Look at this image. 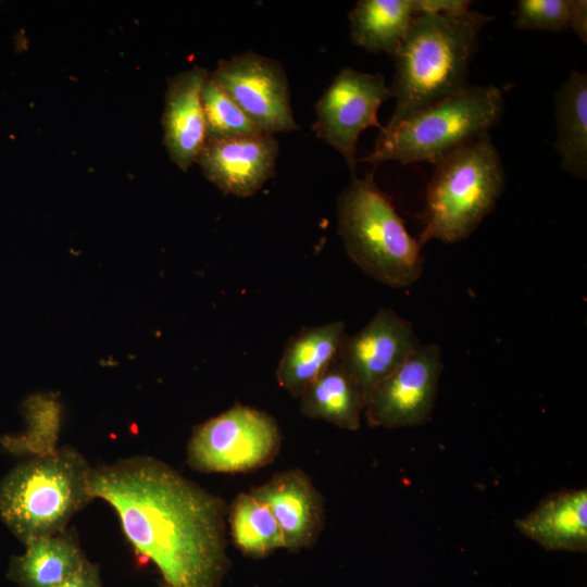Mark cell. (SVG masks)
<instances>
[{"instance_id": "ffe728a7", "label": "cell", "mask_w": 587, "mask_h": 587, "mask_svg": "<svg viewBox=\"0 0 587 587\" xmlns=\"http://www.w3.org/2000/svg\"><path fill=\"white\" fill-rule=\"evenodd\" d=\"M415 16L412 0H359L349 12L352 42L394 55Z\"/></svg>"}, {"instance_id": "4316f807", "label": "cell", "mask_w": 587, "mask_h": 587, "mask_svg": "<svg viewBox=\"0 0 587 587\" xmlns=\"http://www.w3.org/2000/svg\"><path fill=\"white\" fill-rule=\"evenodd\" d=\"M570 29L584 42H587V1L573 0Z\"/></svg>"}, {"instance_id": "6da1fadb", "label": "cell", "mask_w": 587, "mask_h": 587, "mask_svg": "<svg viewBox=\"0 0 587 587\" xmlns=\"http://www.w3.org/2000/svg\"><path fill=\"white\" fill-rule=\"evenodd\" d=\"M90 494L110 504L161 587H218L228 567L225 500L167 463L135 455L91 467Z\"/></svg>"}, {"instance_id": "7c38bea8", "label": "cell", "mask_w": 587, "mask_h": 587, "mask_svg": "<svg viewBox=\"0 0 587 587\" xmlns=\"http://www.w3.org/2000/svg\"><path fill=\"white\" fill-rule=\"evenodd\" d=\"M278 151V141L267 134L207 139L196 162L221 191L247 198L273 175Z\"/></svg>"}, {"instance_id": "3957f363", "label": "cell", "mask_w": 587, "mask_h": 587, "mask_svg": "<svg viewBox=\"0 0 587 587\" xmlns=\"http://www.w3.org/2000/svg\"><path fill=\"white\" fill-rule=\"evenodd\" d=\"M91 466L72 447L33 457L0 482V517L23 544L67 529L72 517L93 500Z\"/></svg>"}, {"instance_id": "5bb4252c", "label": "cell", "mask_w": 587, "mask_h": 587, "mask_svg": "<svg viewBox=\"0 0 587 587\" xmlns=\"http://www.w3.org/2000/svg\"><path fill=\"white\" fill-rule=\"evenodd\" d=\"M210 73L193 66L171 77L162 115L163 142L172 162L188 171L207 140L201 89Z\"/></svg>"}, {"instance_id": "30bf717a", "label": "cell", "mask_w": 587, "mask_h": 587, "mask_svg": "<svg viewBox=\"0 0 587 587\" xmlns=\"http://www.w3.org/2000/svg\"><path fill=\"white\" fill-rule=\"evenodd\" d=\"M442 367L441 348L421 345L369 395L364 409L369 425L402 428L427 423Z\"/></svg>"}, {"instance_id": "ac0fdd59", "label": "cell", "mask_w": 587, "mask_h": 587, "mask_svg": "<svg viewBox=\"0 0 587 587\" xmlns=\"http://www.w3.org/2000/svg\"><path fill=\"white\" fill-rule=\"evenodd\" d=\"M301 413L335 426L357 430L365 409V397L358 382L336 360L310 383L299 396Z\"/></svg>"}, {"instance_id": "e0dca14e", "label": "cell", "mask_w": 587, "mask_h": 587, "mask_svg": "<svg viewBox=\"0 0 587 587\" xmlns=\"http://www.w3.org/2000/svg\"><path fill=\"white\" fill-rule=\"evenodd\" d=\"M344 335L342 321L301 329L287 342L279 360L278 385L299 398L304 388L336 360Z\"/></svg>"}, {"instance_id": "d4e9b609", "label": "cell", "mask_w": 587, "mask_h": 587, "mask_svg": "<svg viewBox=\"0 0 587 587\" xmlns=\"http://www.w3.org/2000/svg\"><path fill=\"white\" fill-rule=\"evenodd\" d=\"M471 3L469 0H412L415 15L461 13L469 11Z\"/></svg>"}, {"instance_id": "5b68a950", "label": "cell", "mask_w": 587, "mask_h": 587, "mask_svg": "<svg viewBox=\"0 0 587 587\" xmlns=\"http://www.w3.org/2000/svg\"><path fill=\"white\" fill-rule=\"evenodd\" d=\"M338 233L351 260L380 284L403 288L423 271L419 240L408 232L373 172L353 177L338 197Z\"/></svg>"}, {"instance_id": "8992f818", "label": "cell", "mask_w": 587, "mask_h": 587, "mask_svg": "<svg viewBox=\"0 0 587 587\" xmlns=\"http://www.w3.org/2000/svg\"><path fill=\"white\" fill-rule=\"evenodd\" d=\"M503 107L500 88L470 85L454 96L412 113L395 126H383L373 150L358 162L436 164L460 146L489 134L499 122Z\"/></svg>"}, {"instance_id": "4fadbf2b", "label": "cell", "mask_w": 587, "mask_h": 587, "mask_svg": "<svg viewBox=\"0 0 587 587\" xmlns=\"http://www.w3.org/2000/svg\"><path fill=\"white\" fill-rule=\"evenodd\" d=\"M250 494L271 510L282 530L285 549L298 551L319 539L325 523L324 500L302 470L276 473Z\"/></svg>"}, {"instance_id": "44dd1931", "label": "cell", "mask_w": 587, "mask_h": 587, "mask_svg": "<svg viewBox=\"0 0 587 587\" xmlns=\"http://www.w3.org/2000/svg\"><path fill=\"white\" fill-rule=\"evenodd\" d=\"M227 522L235 546L252 558L285 548L284 537L271 510L250 492L239 494L228 507Z\"/></svg>"}, {"instance_id": "d6986e66", "label": "cell", "mask_w": 587, "mask_h": 587, "mask_svg": "<svg viewBox=\"0 0 587 587\" xmlns=\"http://www.w3.org/2000/svg\"><path fill=\"white\" fill-rule=\"evenodd\" d=\"M557 137L561 167L573 177H587V75L572 71L554 95Z\"/></svg>"}, {"instance_id": "ba28073f", "label": "cell", "mask_w": 587, "mask_h": 587, "mask_svg": "<svg viewBox=\"0 0 587 587\" xmlns=\"http://www.w3.org/2000/svg\"><path fill=\"white\" fill-rule=\"evenodd\" d=\"M394 98L382 74L344 67L315 103V135L339 152L354 173L357 146L362 132L383 126L377 118L380 105Z\"/></svg>"}, {"instance_id": "603a6c76", "label": "cell", "mask_w": 587, "mask_h": 587, "mask_svg": "<svg viewBox=\"0 0 587 587\" xmlns=\"http://www.w3.org/2000/svg\"><path fill=\"white\" fill-rule=\"evenodd\" d=\"M207 139H228L264 134L208 76L201 89Z\"/></svg>"}, {"instance_id": "9c48e42d", "label": "cell", "mask_w": 587, "mask_h": 587, "mask_svg": "<svg viewBox=\"0 0 587 587\" xmlns=\"http://www.w3.org/2000/svg\"><path fill=\"white\" fill-rule=\"evenodd\" d=\"M210 77L262 133L275 135L299 128L289 80L278 61L245 51L221 60Z\"/></svg>"}, {"instance_id": "7402d4cb", "label": "cell", "mask_w": 587, "mask_h": 587, "mask_svg": "<svg viewBox=\"0 0 587 587\" xmlns=\"http://www.w3.org/2000/svg\"><path fill=\"white\" fill-rule=\"evenodd\" d=\"M27 429L20 435H5L2 447L13 454L41 457L53 453L59 440V407L55 401L37 396L25 404Z\"/></svg>"}, {"instance_id": "9a60e30c", "label": "cell", "mask_w": 587, "mask_h": 587, "mask_svg": "<svg viewBox=\"0 0 587 587\" xmlns=\"http://www.w3.org/2000/svg\"><path fill=\"white\" fill-rule=\"evenodd\" d=\"M525 537L550 551L586 552L587 489H562L515 520Z\"/></svg>"}, {"instance_id": "277c9868", "label": "cell", "mask_w": 587, "mask_h": 587, "mask_svg": "<svg viewBox=\"0 0 587 587\" xmlns=\"http://www.w3.org/2000/svg\"><path fill=\"white\" fill-rule=\"evenodd\" d=\"M505 185L500 154L489 134L454 149L435 164L426 186L420 245L471 236L495 209Z\"/></svg>"}, {"instance_id": "cb8c5ba5", "label": "cell", "mask_w": 587, "mask_h": 587, "mask_svg": "<svg viewBox=\"0 0 587 587\" xmlns=\"http://www.w3.org/2000/svg\"><path fill=\"white\" fill-rule=\"evenodd\" d=\"M573 0H520L514 27L559 33L570 29Z\"/></svg>"}, {"instance_id": "484cf974", "label": "cell", "mask_w": 587, "mask_h": 587, "mask_svg": "<svg viewBox=\"0 0 587 587\" xmlns=\"http://www.w3.org/2000/svg\"><path fill=\"white\" fill-rule=\"evenodd\" d=\"M58 587H103L99 565L88 560L76 574Z\"/></svg>"}, {"instance_id": "2e32d148", "label": "cell", "mask_w": 587, "mask_h": 587, "mask_svg": "<svg viewBox=\"0 0 587 587\" xmlns=\"http://www.w3.org/2000/svg\"><path fill=\"white\" fill-rule=\"evenodd\" d=\"M21 554L12 555L7 578L17 587H58L88 561L74 530L27 542Z\"/></svg>"}, {"instance_id": "52a82bcc", "label": "cell", "mask_w": 587, "mask_h": 587, "mask_svg": "<svg viewBox=\"0 0 587 587\" xmlns=\"http://www.w3.org/2000/svg\"><path fill=\"white\" fill-rule=\"evenodd\" d=\"M282 434L268 413L236 404L195 427L187 464L201 473H246L274 461Z\"/></svg>"}, {"instance_id": "7a4b0ae2", "label": "cell", "mask_w": 587, "mask_h": 587, "mask_svg": "<svg viewBox=\"0 0 587 587\" xmlns=\"http://www.w3.org/2000/svg\"><path fill=\"white\" fill-rule=\"evenodd\" d=\"M494 16L477 11L416 14L394 53L390 85L396 105L385 127L454 96L469 84L471 62Z\"/></svg>"}, {"instance_id": "8fae6325", "label": "cell", "mask_w": 587, "mask_h": 587, "mask_svg": "<svg viewBox=\"0 0 587 587\" xmlns=\"http://www.w3.org/2000/svg\"><path fill=\"white\" fill-rule=\"evenodd\" d=\"M421 346L411 322L380 308L358 333L344 335L337 359L365 397Z\"/></svg>"}]
</instances>
